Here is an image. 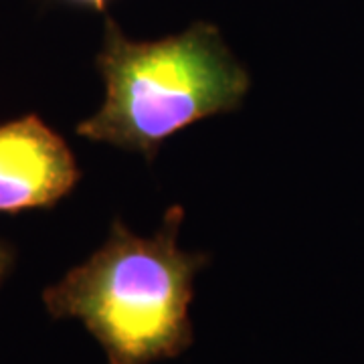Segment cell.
Listing matches in <instances>:
<instances>
[{
    "instance_id": "obj_2",
    "label": "cell",
    "mask_w": 364,
    "mask_h": 364,
    "mask_svg": "<svg viewBox=\"0 0 364 364\" xmlns=\"http://www.w3.org/2000/svg\"><path fill=\"white\" fill-rule=\"evenodd\" d=\"M105 83L102 109L77 134L140 152L148 162L170 136L205 117L233 112L251 87L247 69L215 26L196 23L160 41L126 39L112 21L95 59Z\"/></svg>"
},
{
    "instance_id": "obj_1",
    "label": "cell",
    "mask_w": 364,
    "mask_h": 364,
    "mask_svg": "<svg viewBox=\"0 0 364 364\" xmlns=\"http://www.w3.org/2000/svg\"><path fill=\"white\" fill-rule=\"evenodd\" d=\"M184 208L166 210L150 239L119 219L90 259L43 291L53 318H77L107 356V364H154L181 356L195 342L188 308L205 253L178 247Z\"/></svg>"
},
{
    "instance_id": "obj_4",
    "label": "cell",
    "mask_w": 364,
    "mask_h": 364,
    "mask_svg": "<svg viewBox=\"0 0 364 364\" xmlns=\"http://www.w3.org/2000/svg\"><path fill=\"white\" fill-rule=\"evenodd\" d=\"M13 249L9 247L2 239H0V284L2 279L6 277V273L11 272V265H13Z\"/></svg>"
},
{
    "instance_id": "obj_5",
    "label": "cell",
    "mask_w": 364,
    "mask_h": 364,
    "mask_svg": "<svg viewBox=\"0 0 364 364\" xmlns=\"http://www.w3.org/2000/svg\"><path fill=\"white\" fill-rule=\"evenodd\" d=\"M73 2H79V4H87V6L95 9V11H104L105 4H107V0H73Z\"/></svg>"
},
{
    "instance_id": "obj_3",
    "label": "cell",
    "mask_w": 364,
    "mask_h": 364,
    "mask_svg": "<svg viewBox=\"0 0 364 364\" xmlns=\"http://www.w3.org/2000/svg\"><path fill=\"white\" fill-rule=\"evenodd\" d=\"M79 178L71 148L39 117L0 126V213L53 207Z\"/></svg>"
}]
</instances>
